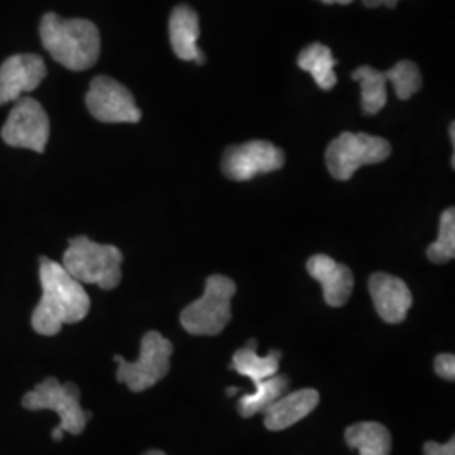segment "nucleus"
Instances as JSON below:
<instances>
[{
  "label": "nucleus",
  "instance_id": "f257e3e1",
  "mask_svg": "<svg viewBox=\"0 0 455 455\" xmlns=\"http://www.w3.org/2000/svg\"><path fill=\"white\" fill-rule=\"evenodd\" d=\"M39 282L43 295L31 317L33 329L41 336H56L65 324H76L90 312V297L83 283L75 280L61 263L39 259Z\"/></svg>",
  "mask_w": 455,
  "mask_h": 455
},
{
  "label": "nucleus",
  "instance_id": "f03ea898",
  "mask_svg": "<svg viewBox=\"0 0 455 455\" xmlns=\"http://www.w3.org/2000/svg\"><path fill=\"white\" fill-rule=\"evenodd\" d=\"M39 36L54 61L71 71L90 69L100 58L98 28L86 19H63L48 12L41 19Z\"/></svg>",
  "mask_w": 455,
  "mask_h": 455
},
{
  "label": "nucleus",
  "instance_id": "7ed1b4c3",
  "mask_svg": "<svg viewBox=\"0 0 455 455\" xmlns=\"http://www.w3.org/2000/svg\"><path fill=\"white\" fill-rule=\"evenodd\" d=\"M124 255L114 244H100L88 236L71 238L63 255V267L80 283L112 291L122 282Z\"/></svg>",
  "mask_w": 455,
  "mask_h": 455
},
{
  "label": "nucleus",
  "instance_id": "20e7f679",
  "mask_svg": "<svg viewBox=\"0 0 455 455\" xmlns=\"http://www.w3.org/2000/svg\"><path fill=\"white\" fill-rule=\"evenodd\" d=\"M22 407L31 411L52 410L60 415V425L52 430V439H63L65 434L80 435L88 422L86 411L82 408V391L75 383H60L56 378H46L43 383L24 395Z\"/></svg>",
  "mask_w": 455,
  "mask_h": 455
},
{
  "label": "nucleus",
  "instance_id": "39448f33",
  "mask_svg": "<svg viewBox=\"0 0 455 455\" xmlns=\"http://www.w3.org/2000/svg\"><path fill=\"white\" fill-rule=\"evenodd\" d=\"M236 283L225 275L208 276L204 293L180 312V325L193 336H218L231 321Z\"/></svg>",
  "mask_w": 455,
  "mask_h": 455
},
{
  "label": "nucleus",
  "instance_id": "423d86ee",
  "mask_svg": "<svg viewBox=\"0 0 455 455\" xmlns=\"http://www.w3.org/2000/svg\"><path fill=\"white\" fill-rule=\"evenodd\" d=\"M391 156L390 142L370 133L342 132L325 150V164L331 176L349 180L363 165L385 163Z\"/></svg>",
  "mask_w": 455,
  "mask_h": 455
},
{
  "label": "nucleus",
  "instance_id": "0eeeda50",
  "mask_svg": "<svg viewBox=\"0 0 455 455\" xmlns=\"http://www.w3.org/2000/svg\"><path fill=\"white\" fill-rule=\"evenodd\" d=\"M174 344L165 339L161 332L148 331L140 342V356L135 361H125L115 355L118 364L116 381L125 383L133 393L148 390L164 379L171 370V356Z\"/></svg>",
  "mask_w": 455,
  "mask_h": 455
},
{
  "label": "nucleus",
  "instance_id": "6e6552de",
  "mask_svg": "<svg viewBox=\"0 0 455 455\" xmlns=\"http://www.w3.org/2000/svg\"><path fill=\"white\" fill-rule=\"evenodd\" d=\"M49 131L48 115L41 103L34 98H19L0 135L7 146L43 154L48 144Z\"/></svg>",
  "mask_w": 455,
  "mask_h": 455
},
{
  "label": "nucleus",
  "instance_id": "1a4fd4ad",
  "mask_svg": "<svg viewBox=\"0 0 455 455\" xmlns=\"http://www.w3.org/2000/svg\"><path fill=\"white\" fill-rule=\"evenodd\" d=\"M84 100L90 114L103 124H137L142 118L129 88L110 76H97Z\"/></svg>",
  "mask_w": 455,
  "mask_h": 455
},
{
  "label": "nucleus",
  "instance_id": "9d476101",
  "mask_svg": "<svg viewBox=\"0 0 455 455\" xmlns=\"http://www.w3.org/2000/svg\"><path fill=\"white\" fill-rule=\"evenodd\" d=\"M285 152L267 140H251L242 146L229 147L223 154L221 169L228 180H253L259 174H268L282 169Z\"/></svg>",
  "mask_w": 455,
  "mask_h": 455
},
{
  "label": "nucleus",
  "instance_id": "9b49d317",
  "mask_svg": "<svg viewBox=\"0 0 455 455\" xmlns=\"http://www.w3.org/2000/svg\"><path fill=\"white\" fill-rule=\"evenodd\" d=\"M44 60L37 54H16L0 66V105L17 101L22 93L34 92L46 78Z\"/></svg>",
  "mask_w": 455,
  "mask_h": 455
},
{
  "label": "nucleus",
  "instance_id": "f8f14e48",
  "mask_svg": "<svg viewBox=\"0 0 455 455\" xmlns=\"http://www.w3.org/2000/svg\"><path fill=\"white\" fill-rule=\"evenodd\" d=\"M368 289L381 321L388 324H400L405 321L413 297L402 278L378 272L370 278Z\"/></svg>",
  "mask_w": 455,
  "mask_h": 455
},
{
  "label": "nucleus",
  "instance_id": "ddd939ff",
  "mask_svg": "<svg viewBox=\"0 0 455 455\" xmlns=\"http://www.w3.org/2000/svg\"><path fill=\"white\" fill-rule=\"evenodd\" d=\"M307 272L323 285L327 306L342 307L349 300L355 287V275L349 267L327 255H314L307 261Z\"/></svg>",
  "mask_w": 455,
  "mask_h": 455
},
{
  "label": "nucleus",
  "instance_id": "4468645a",
  "mask_svg": "<svg viewBox=\"0 0 455 455\" xmlns=\"http://www.w3.org/2000/svg\"><path fill=\"white\" fill-rule=\"evenodd\" d=\"M319 393L312 388L285 393L263 411V423L270 432L291 428L310 415L319 405Z\"/></svg>",
  "mask_w": 455,
  "mask_h": 455
},
{
  "label": "nucleus",
  "instance_id": "2eb2a0df",
  "mask_svg": "<svg viewBox=\"0 0 455 455\" xmlns=\"http://www.w3.org/2000/svg\"><path fill=\"white\" fill-rule=\"evenodd\" d=\"M199 16L189 5H178L169 19V39L174 54L182 61L206 63V54L197 46Z\"/></svg>",
  "mask_w": 455,
  "mask_h": 455
},
{
  "label": "nucleus",
  "instance_id": "dca6fc26",
  "mask_svg": "<svg viewBox=\"0 0 455 455\" xmlns=\"http://www.w3.org/2000/svg\"><path fill=\"white\" fill-rule=\"evenodd\" d=\"M282 351L272 349L267 356L257 355V339H250L242 349H238L233 358L229 370H235L236 373L251 379L253 385L260 383L263 379L274 376L280 368Z\"/></svg>",
  "mask_w": 455,
  "mask_h": 455
},
{
  "label": "nucleus",
  "instance_id": "f3484780",
  "mask_svg": "<svg viewBox=\"0 0 455 455\" xmlns=\"http://www.w3.org/2000/svg\"><path fill=\"white\" fill-rule=\"evenodd\" d=\"M344 440L349 449H356L359 455H390V430L378 422H359L344 432Z\"/></svg>",
  "mask_w": 455,
  "mask_h": 455
},
{
  "label": "nucleus",
  "instance_id": "a211bd4d",
  "mask_svg": "<svg viewBox=\"0 0 455 455\" xmlns=\"http://www.w3.org/2000/svg\"><path fill=\"white\" fill-rule=\"evenodd\" d=\"M297 65L300 69L307 71L314 78V82L317 83V86L324 92L332 90L338 83V76L334 71L338 60L332 56L331 48L321 43H312L304 49L297 58Z\"/></svg>",
  "mask_w": 455,
  "mask_h": 455
},
{
  "label": "nucleus",
  "instance_id": "6ab92c4d",
  "mask_svg": "<svg viewBox=\"0 0 455 455\" xmlns=\"http://www.w3.org/2000/svg\"><path fill=\"white\" fill-rule=\"evenodd\" d=\"M287 388H289V378L282 374H274L257 383L255 391L243 395L236 403V410L243 419H251L257 413H263L282 395H285Z\"/></svg>",
  "mask_w": 455,
  "mask_h": 455
},
{
  "label": "nucleus",
  "instance_id": "aec40b11",
  "mask_svg": "<svg viewBox=\"0 0 455 455\" xmlns=\"http://www.w3.org/2000/svg\"><path fill=\"white\" fill-rule=\"evenodd\" d=\"M351 78L361 84V108L366 115L379 114L387 101V75L385 71L374 69L371 66H359L356 71H353Z\"/></svg>",
  "mask_w": 455,
  "mask_h": 455
},
{
  "label": "nucleus",
  "instance_id": "412c9836",
  "mask_svg": "<svg viewBox=\"0 0 455 455\" xmlns=\"http://www.w3.org/2000/svg\"><path fill=\"white\" fill-rule=\"evenodd\" d=\"M385 75H387L388 83H391L395 88V95L402 101L413 97L415 93H419L422 90V73L413 61L403 60L388 71H385Z\"/></svg>",
  "mask_w": 455,
  "mask_h": 455
},
{
  "label": "nucleus",
  "instance_id": "4be33fe9",
  "mask_svg": "<svg viewBox=\"0 0 455 455\" xmlns=\"http://www.w3.org/2000/svg\"><path fill=\"white\" fill-rule=\"evenodd\" d=\"M427 257L432 263H447L455 257V212L449 208L440 216L439 236L427 248Z\"/></svg>",
  "mask_w": 455,
  "mask_h": 455
},
{
  "label": "nucleus",
  "instance_id": "5701e85b",
  "mask_svg": "<svg viewBox=\"0 0 455 455\" xmlns=\"http://www.w3.org/2000/svg\"><path fill=\"white\" fill-rule=\"evenodd\" d=\"M435 373L439 374L442 379L454 381L455 379V356L449 353H442L435 361H434Z\"/></svg>",
  "mask_w": 455,
  "mask_h": 455
},
{
  "label": "nucleus",
  "instance_id": "b1692460",
  "mask_svg": "<svg viewBox=\"0 0 455 455\" xmlns=\"http://www.w3.org/2000/svg\"><path fill=\"white\" fill-rule=\"evenodd\" d=\"M425 455H455V439H451L447 443L437 442H427L423 447Z\"/></svg>",
  "mask_w": 455,
  "mask_h": 455
},
{
  "label": "nucleus",
  "instance_id": "393cba45",
  "mask_svg": "<svg viewBox=\"0 0 455 455\" xmlns=\"http://www.w3.org/2000/svg\"><path fill=\"white\" fill-rule=\"evenodd\" d=\"M400 0H363V4L368 7V9H376V7H388V9H395L398 5Z\"/></svg>",
  "mask_w": 455,
  "mask_h": 455
},
{
  "label": "nucleus",
  "instance_id": "a878e982",
  "mask_svg": "<svg viewBox=\"0 0 455 455\" xmlns=\"http://www.w3.org/2000/svg\"><path fill=\"white\" fill-rule=\"evenodd\" d=\"M321 2H324L327 5H332V4H341V5H347V4H351V2H355V0H321Z\"/></svg>",
  "mask_w": 455,
  "mask_h": 455
},
{
  "label": "nucleus",
  "instance_id": "bb28decb",
  "mask_svg": "<svg viewBox=\"0 0 455 455\" xmlns=\"http://www.w3.org/2000/svg\"><path fill=\"white\" fill-rule=\"evenodd\" d=\"M238 388H235V387H231V388H228L227 395L228 396H233V395H236L238 393Z\"/></svg>",
  "mask_w": 455,
  "mask_h": 455
},
{
  "label": "nucleus",
  "instance_id": "cd10ccee",
  "mask_svg": "<svg viewBox=\"0 0 455 455\" xmlns=\"http://www.w3.org/2000/svg\"><path fill=\"white\" fill-rule=\"evenodd\" d=\"M144 455H165L163 451H147Z\"/></svg>",
  "mask_w": 455,
  "mask_h": 455
}]
</instances>
